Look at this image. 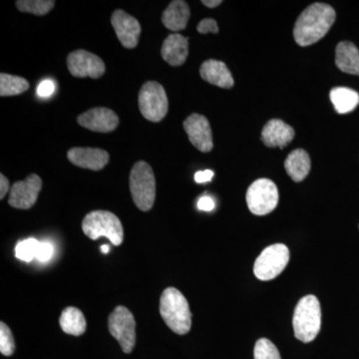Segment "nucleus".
I'll use <instances>...</instances> for the list:
<instances>
[{"instance_id":"obj_1","label":"nucleus","mask_w":359,"mask_h":359,"mask_svg":"<svg viewBox=\"0 0 359 359\" xmlns=\"http://www.w3.org/2000/svg\"><path fill=\"white\" fill-rule=\"evenodd\" d=\"M335 18L334 9L327 4H313L302 11L294 28L295 42L299 46H309L327 35Z\"/></svg>"},{"instance_id":"obj_2","label":"nucleus","mask_w":359,"mask_h":359,"mask_svg":"<svg viewBox=\"0 0 359 359\" xmlns=\"http://www.w3.org/2000/svg\"><path fill=\"white\" fill-rule=\"evenodd\" d=\"M160 313L170 330L175 334L184 335L192 327V313L188 301L180 290L168 287L160 299Z\"/></svg>"},{"instance_id":"obj_3","label":"nucleus","mask_w":359,"mask_h":359,"mask_svg":"<svg viewBox=\"0 0 359 359\" xmlns=\"http://www.w3.org/2000/svg\"><path fill=\"white\" fill-rule=\"evenodd\" d=\"M292 325L294 337L304 344L318 337L321 327V309L318 297L313 294L302 297L295 306Z\"/></svg>"},{"instance_id":"obj_4","label":"nucleus","mask_w":359,"mask_h":359,"mask_svg":"<svg viewBox=\"0 0 359 359\" xmlns=\"http://www.w3.org/2000/svg\"><path fill=\"white\" fill-rule=\"evenodd\" d=\"M130 192L135 205L143 212L150 211L156 199L154 172L148 163L139 161L130 173Z\"/></svg>"},{"instance_id":"obj_5","label":"nucleus","mask_w":359,"mask_h":359,"mask_svg":"<svg viewBox=\"0 0 359 359\" xmlns=\"http://www.w3.org/2000/svg\"><path fill=\"white\" fill-rule=\"evenodd\" d=\"M82 231L91 240L105 237L115 245H121L124 240L121 221L109 211L90 212L82 222Z\"/></svg>"},{"instance_id":"obj_6","label":"nucleus","mask_w":359,"mask_h":359,"mask_svg":"<svg viewBox=\"0 0 359 359\" xmlns=\"http://www.w3.org/2000/svg\"><path fill=\"white\" fill-rule=\"evenodd\" d=\"M139 108L144 118L160 122L167 115L169 103L164 87L155 81L146 82L139 92Z\"/></svg>"},{"instance_id":"obj_7","label":"nucleus","mask_w":359,"mask_h":359,"mask_svg":"<svg viewBox=\"0 0 359 359\" xmlns=\"http://www.w3.org/2000/svg\"><path fill=\"white\" fill-rule=\"evenodd\" d=\"M290 261L287 245L276 244L264 249L257 257L254 273L261 280H271L283 273Z\"/></svg>"},{"instance_id":"obj_8","label":"nucleus","mask_w":359,"mask_h":359,"mask_svg":"<svg viewBox=\"0 0 359 359\" xmlns=\"http://www.w3.org/2000/svg\"><path fill=\"white\" fill-rule=\"evenodd\" d=\"M278 203V187L269 179H259L250 186L247 204L257 216H264L276 209Z\"/></svg>"},{"instance_id":"obj_9","label":"nucleus","mask_w":359,"mask_h":359,"mask_svg":"<svg viewBox=\"0 0 359 359\" xmlns=\"http://www.w3.org/2000/svg\"><path fill=\"white\" fill-rule=\"evenodd\" d=\"M108 327L122 351L132 353L136 344V321L131 311L125 306H117L108 318Z\"/></svg>"},{"instance_id":"obj_10","label":"nucleus","mask_w":359,"mask_h":359,"mask_svg":"<svg viewBox=\"0 0 359 359\" xmlns=\"http://www.w3.org/2000/svg\"><path fill=\"white\" fill-rule=\"evenodd\" d=\"M67 66L71 74L78 78L97 79L103 76L106 69L102 59L82 49L71 52L67 57Z\"/></svg>"},{"instance_id":"obj_11","label":"nucleus","mask_w":359,"mask_h":359,"mask_svg":"<svg viewBox=\"0 0 359 359\" xmlns=\"http://www.w3.org/2000/svg\"><path fill=\"white\" fill-rule=\"evenodd\" d=\"M42 180L39 175L32 174L23 181L14 183L9 192V205L15 209L28 210L39 199Z\"/></svg>"},{"instance_id":"obj_12","label":"nucleus","mask_w":359,"mask_h":359,"mask_svg":"<svg viewBox=\"0 0 359 359\" xmlns=\"http://www.w3.org/2000/svg\"><path fill=\"white\" fill-rule=\"evenodd\" d=\"M184 129L194 147L203 153L212 151L214 147L212 129L205 116L200 114L189 116L184 122Z\"/></svg>"},{"instance_id":"obj_13","label":"nucleus","mask_w":359,"mask_h":359,"mask_svg":"<svg viewBox=\"0 0 359 359\" xmlns=\"http://www.w3.org/2000/svg\"><path fill=\"white\" fill-rule=\"evenodd\" d=\"M111 23L116 35L125 48L132 49L138 45L141 34V25L133 16L124 11H115L111 18Z\"/></svg>"},{"instance_id":"obj_14","label":"nucleus","mask_w":359,"mask_h":359,"mask_svg":"<svg viewBox=\"0 0 359 359\" xmlns=\"http://www.w3.org/2000/svg\"><path fill=\"white\" fill-rule=\"evenodd\" d=\"M77 121L80 126L100 133L114 131L119 125V118L114 111L104 107L87 111L78 117Z\"/></svg>"},{"instance_id":"obj_15","label":"nucleus","mask_w":359,"mask_h":359,"mask_svg":"<svg viewBox=\"0 0 359 359\" xmlns=\"http://www.w3.org/2000/svg\"><path fill=\"white\" fill-rule=\"evenodd\" d=\"M67 158L75 166L92 171H100L109 162V154L97 148H72L68 151Z\"/></svg>"},{"instance_id":"obj_16","label":"nucleus","mask_w":359,"mask_h":359,"mask_svg":"<svg viewBox=\"0 0 359 359\" xmlns=\"http://www.w3.org/2000/svg\"><path fill=\"white\" fill-rule=\"evenodd\" d=\"M294 137V130L282 120L273 119L266 123L262 132V141L266 147L285 148Z\"/></svg>"},{"instance_id":"obj_17","label":"nucleus","mask_w":359,"mask_h":359,"mask_svg":"<svg viewBox=\"0 0 359 359\" xmlns=\"http://www.w3.org/2000/svg\"><path fill=\"white\" fill-rule=\"evenodd\" d=\"M161 55L171 66L184 65L189 55L188 39L177 33L169 35L163 42Z\"/></svg>"},{"instance_id":"obj_18","label":"nucleus","mask_w":359,"mask_h":359,"mask_svg":"<svg viewBox=\"0 0 359 359\" xmlns=\"http://www.w3.org/2000/svg\"><path fill=\"white\" fill-rule=\"evenodd\" d=\"M201 77L210 84L221 88L230 89L233 86L231 71L224 62L215 59L205 61L200 68Z\"/></svg>"},{"instance_id":"obj_19","label":"nucleus","mask_w":359,"mask_h":359,"mask_svg":"<svg viewBox=\"0 0 359 359\" xmlns=\"http://www.w3.org/2000/svg\"><path fill=\"white\" fill-rule=\"evenodd\" d=\"M190 18V7L183 0H175L169 4L162 14V23L165 27L177 32L185 29Z\"/></svg>"},{"instance_id":"obj_20","label":"nucleus","mask_w":359,"mask_h":359,"mask_svg":"<svg viewBox=\"0 0 359 359\" xmlns=\"http://www.w3.org/2000/svg\"><path fill=\"white\" fill-rule=\"evenodd\" d=\"M335 65L340 71L359 76V50L353 42H339L335 50Z\"/></svg>"},{"instance_id":"obj_21","label":"nucleus","mask_w":359,"mask_h":359,"mask_svg":"<svg viewBox=\"0 0 359 359\" xmlns=\"http://www.w3.org/2000/svg\"><path fill=\"white\" fill-rule=\"evenodd\" d=\"M287 173L294 182H302L308 177L311 171V158L304 149L292 151L285 162Z\"/></svg>"},{"instance_id":"obj_22","label":"nucleus","mask_w":359,"mask_h":359,"mask_svg":"<svg viewBox=\"0 0 359 359\" xmlns=\"http://www.w3.org/2000/svg\"><path fill=\"white\" fill-rule=\"evenodd\" d=\"M59 323L65 334L79 337L86 330V320L83 313L80 309L68 306L61 313Z\"/></svg>"},{"instance_id":"obj_23","label":"nucleus","mask_w":359,"mask_h":359,"mask_svg":"<svg viewBox=\"0 0 359 359\" xmlns=\"http://www.w3.org/2000/svg\"><path fill=\"white\" fill-rule=\"evenodd\" d=\"M330 100L339 114H347L358 107L359 95L358 92L346 87H337L330 91Z\"/></svg>"},{"instance_id":"obj_24","label":"nucleus","mask_w":359,"mask_h":359,"mask_svg":"<svg viewBox=\"0 0 359 359\" xmlns=\"http://www.w3.org/2000/svg\"><path fill=\"white\" fill-rule=\"evenodd\" d=\"M29 88V83L25 78L1 73L0 74V95L16 96L25 93Z\"/></svg>"},{"instance_id":"obj_25","label":"nucleus","mask_w":359,"mask_h":359,"mask_svg":"<svg viewBox=\"0 0 359 359\" xmlns=\"http://www.w3.org/2000/svg\"><path fill=\"white\" fill-rule=\"evenodd\" d=\"M55 1L53 0H18L16 7L21 13L34 14V15H45L53 8Z\"/></svg>"},{"instance_id":"obj_26","label":"nucleus","mask_w":359,"mask_h":359,"mask_svg":"<svg viewBox=\"0 0 359 359\" xmlns=\"http://www.w3.org/2000/svg\"><path fill=\"white\" fill-rule=\"evenodd\" d=\"M40 242L36 238H26L18 243L15 248V257L20 261L30 263L36 257Z\"/></svg>"},{"instance_id":"obj_27","label":"nucleus","mask_w":359,"mask_h":359,"mask_svg":"<svg viewBox=\"0 0 359 359\" xmlns=\"http://www.w3.org/2000/svg\"><path fill=\"white\" fill-rule=\"evenodd\" d=\"M255 359H282L280 351L271 340L261 339L255 346Z\"/></svg>"},{"instance_id":"obj_28","label":"nucleus","mask_w":359,"mask_h":359,"mask_svg":"<svg viewBox=\"0 0 359 359\" xmlns=\"http://www.w3.org/2000/svg\"><path fill=\"white\" fill-rule=\"evenodd\" d=\"M15 344L13 332L6 323H0V353L6 356L13 355Z\"/></svg>"},{"instance_id":"obj_29","label":"nucleus","mask_w":359,"mask_h":359,"mask_svg":"<svg viewBox=\"0 0 359 359\" xmlns=\"http://www.w3.org/2000/svg\"><path fill=\"white\" fill-rule=\"evenodd\" d=\"M53 245L46 242L40 243L36 259L39 262H48L53 256Z\"/></svg>"},{"instance_id":"obj_30","label":"nucleus","mask_w":359,"mask_h":359,"mask_svg":"<svg viewBox=\"0 0 359 359\" xmlns=\"http://www.w3.org/2000/svg\"><path fill=\"white\" fill-rule=\"evenodd\" d=\"M198 32L202 34H207V33H218L219 27L217 25L216 20L212 18H205L201 21L197 27Z\"/></svg>"},{"instance_id":"obj_31","label":"nucleus","mask_w":359,"mask_h":359,"mask_svg":"<svg viewBox=\"0 0 359 359\" xmlns=\"http://www.w3.org/2000/svg\"><path fill=\"white\" fill-rule=\"evenodd\" d=\"M54 92V84L50 80H45V81L40 83L39 88H37V93L41 97L50 96Z\"/></svg>"},{"instance_id":"obj_32","label":"nucleus","mask_w":359,"mask_h":359,"mask_svg":"<svg viewBox=\"0 0 359 359\" xmlns=\"http://www.w3.org/2000/svg\"><path fill=\"white\" fill-rule=\"evenodd\" d=\"M197 205L198 209L201 210V211L211 212L215 209V201L211 197H208V196L201 198L198 201Z\"/></svg>"},{"instance_id":"obj_33","label":"nucleus","mask_w":359,"mask_h":359,"mask_svg":"<svg viewBox=\"0 0 359 359\" xmlns=\"http://www.w3.org/2000/svg\"><path fill=\"white\" fill-rule=\"evenodd\" d=\"M212 177H214V172L211 170H205V171L198 172L195 175V181L199 184L207 183V182L211 181Z\"/></svg>"},{"instance_id":"obj_34","label":"nucleus","mask_w":359,"mask_h":359,"mask_svg":"<svg viewBox=\"0 0 359 359\" xmlns=\"http://www.w3.org/2000/svg\"><path fill=\"white\" fill-rule=\"evenodd\" d=\"M9 181L4 174L0 175V199L4 200L7 193L11 192Z\"/></svg>"},{"instance_id":"obj_35","label":"nucleus","mask_w":359,"mask_h":359,"mask_svg":"<svg viewBox=\"0 0 359 359\" xmlns=\"http://www.w3.org/2000/svg\"><path fill=\"white\" fill-rule=\"evenodd\" d=\"M202 4L205 6L210 7V8H214V7L219 6V4H223L222 0H203Z\"/></svg>"},{"instance_id":"obj_36","label":"nucleus","mask_w":359,"mask_h":359,"mask_svg":"<svg viewBox=\"0 0 359 359\" xmlns=\"http://www.w3.org/2000/svg\"><path fill=\"white\" fill-rule=\"evenodd\" d=\"M101 250H102L103 254H108L110 250L109 245H104L102 247H101Z\"/></svg>"}]
</instances>
